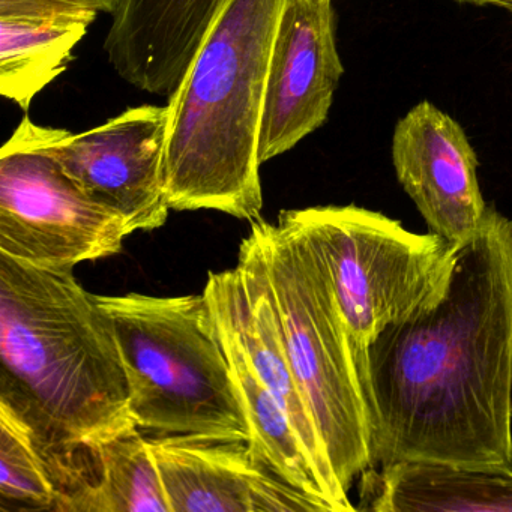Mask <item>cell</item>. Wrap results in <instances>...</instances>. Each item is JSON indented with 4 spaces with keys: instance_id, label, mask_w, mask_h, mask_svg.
Instances as JSON below:
<instances>
[{
    "instance_id": "cell-2",
    "label": "cell",
    "mask_w": 512,
    "mask_h": 512,
    "mask_svg": "<svg viewBox=\"0 0 512 512\" xmlns=\"http://www.w3.org/2000/svg\"><path fill=\"white\" fill-rule=\"evenodd\" d=\"M0 403L52 449L139 430L112 320L70 271L0 254Z\"/></svg>"
},
{
    "instance_id": "cell-18",
    "label": "cell",
    "mask_w": 512,
    "mask_h": 512,
    "mask_svg": "<svg viewBox=\"0 0 512 512\" xmlns=\"http://www.w3.org/2000/svg\"><path fill=\"white\" fill-rule=\"evenodd\" d=\"M56 2L88 8V10L97 11L98 14H109L112 17H115L125 4V0H56Z\"/></svg>"
},
{
    "instance_id": "cell-16",
    "label": "cell",
    "mask_w": 512,
    "mask_h": 512,
    "mask_svg": "<svg viewBox=\"0 0 512 512\" xmlns=\"http://www.w3.org/2000/svg\"><path fill=\"white\" fill-rule=\"evenodd\" d=\"M214 319L247 413L251 431L248 445L256 460L293 487L322 502L329 512H346L314 467L295 425L251 367L232 329L217 314Z\"/></svg>"
},
{
    "instance_id": "cell-19",
    "label": "cell",
    "mask_w": 512,
    "mask_h": 512,
    "mask_svg": "<svg viewBox=\"0 0 512 512\" xmlns=\"http://www.w3.org/2000/svg\"><path fill=\"white\" fill-rule=\"evenodd\" d=\"M475 5H491V7L502 8L512 14V0H461Z\"/></svg>"
},
{
    "instance_id": "cell-13",
    "label": "cell",
    "mask_w": 512,
    "mask_h": 512,
    "mask_svg": "<svg viewBox=\"0 0 512 512\" xmlns=\"http://www.w3.org/2000/svg\"><path fill=\"white\" fill-rule=\"evenodd\" d=\"M97 11L56 0H0V94L28 112L65 73Z\"/></svg>"
},
{
    "instance_id": "cell-9",
    "label": "cell",
    "mask_w": 512,
    "mask_h": 512,
    "mask_svg": "<svg viewBox=\"0 0 512 512\" xmlns=\"http://www.w3.org/2000/svg\"><path fill=\"white\" fill-rule=\"evenodd\" d=\"M343 73L332 0H286L269 64L260 164L292 151L325 124Z\"/></svg>"
},
{
    "instance_id": "cell-14",
    "label": "cell",
    "mask_w": 512,
    "mask_h": 512,
    "mask_svg": "<svg viewBox=\"0 0 512 512\" xmlns=\"http://www.w3.org/2000/svg\"><path fill=\"white\" fill-rule=\"evenodd\" d=\"M356 511L512 512V472L397 461L359 476Z\"/></svg>"
},
{
    "instance_id": "cell-3",
    "label": "cell",
    "mask_w": 512,
    "mask_h": 512,
    "mask_svg": "<svg viewBox=\"0 0 512 512\" xmlns=\"http://www.w3.org/2000/svg\"><path fill=\"white\" fill-rule=\"evenodd\" d=\"M284 4L224 0L170 95L166 193L175 211L259 218L260 125Z\"/></svg>"
},
{
    "instance_id": "cell-17",
    "label": "cell",
    "mask_w": 512,
    "mask_h": 512,
    "mask_svg": "<svg viewBox=\"0 0 512 512\" xmlns=\"http://www.w3.org/2000/svg\"><path fill=\"white\" fill-rule=\"evenodd\" d=\"M59 494L32 428L0 403V512H58Z\"/></svg>"
},
{
    "instance_id": "cell-4",
    "label": "cell",
    "mask_w": 512,
    "mask_h": 512,
    "mask_svg": "<svg viewBox=\"0 0 512 512\" xmlns=\"http://www.w3.org/2000/svg\"><path fill=\"white\" fill-rule=\"evenodd\" d=\"M97 299L115 328L139 430L250 443L247 413L203 293Z\"/></svg>"
},
{
    "instance_id": "cell-8",
    "label": "cell",
    "mask_w": 512,
    "mask_h": 512,
    "mask_svg": "<svg viewBox=\"0 0 512 512\" xmlns=\"http://www.w3.org/2000/svg\"><path fill=\"white\" fill-rule=\"evenodd\" d=\"M169 107H131L85 133L53 128L50 149L68 176L131 233L160 229L169 218L166 149Z\"/></svg>"
},
{
    "instance_id": "cell-10",
    "label": "cell",
    "mask_w": 512,
    "mask_h": 512,
    "mask_svg": "<svg viewBox=\"0 0 512 512\" xmlns=\"http://www.w3.org/2000/svg\"><path fill=\"white\" fill-rule=\"evenodd\" d=\"M392 164L434 235L460 245L475 235L490 206L478 181V157L455 119L421 101L395 125Z\"/></svg>"
},
{
    "instance_id": "cell-12",
    "label": "cell",
    "mask_w": 512,
    "mask_h": 512,
    "mask_svg": "<svg viewBox=\"0 0 512 512\" xmlns=\"http://www.w3.org/2000/svg\"><path fill=\"white\" fill-rule=\"evenodd\" d=\"M224 0H125L104 50L121 79L170 97L187 74Z\"/></svg>"
},
{
    "instance_id": "cell-1",
    "label": "cell",
    "mask_w": 512,
    "mask_h": 512,
    "mask_svg": "<svg viewBox=\"0 0 512 512\" xmlns=\"http://www.w3.org/2000/svg\"><path fill=\"white\" fill-rule=\"evenodd\" d=\"M365 394L374 467L512 472V221L493 206L445 296L368 347Z\"/></svg>"
},
{
    "instance_id": "cell-7",
    "label": "cell",
    "mask_w": 512,
    "mask_h": 512,
    "mask_svg": "<svg viewBox=\"0 0 512 512\" xmlns=\"http://www.w3.org/2000/svg\"><path fill=\"white\" fill-rule=\"evenodd\" d=\"M53 128L25 116L0 151V254L47 271L115 256L133 235L62 169Z\"/></svg>"
},
{
    "instance_id": "cell-15",
    "label": "cell",
    "mask_w": 512,
    "mask_h": 512,
    "mask_svg": "<svg viewBox=\"0 0 512 512\" xmlns=\"http://www.w3.org/2000/svg\"><path fill=\"white\" fill-rule=\"evenodd\" d=\"M62 512H172L146 436L80 448Z\"/></svg>"
},
{
    "instance_id": "cell-6",
    "label": "cell",
    "mask_w": 512,
    "mask_h": 512,
    "mask_svg": "<svg viewBox=\"0 0 512 512\" xmlns=\"http://www.w3.org/2000/svg\"><path fill=\"white\" fill-rule=\"evenodd\" d=\"M281 212L325 263L367 389L368 347L388 326L445 296L458 245L361 206Z\"/></svg>"
},
{
    "instance_id": "cell-5",
    "label": "cell",
    "mask_w": 512,
    "mask_h": 512,
    "mask_svg": "<svg viewBox=\"0 0 512 512\" xmlns=\"http://www.w3.org/2000/svg\"><path fill=\"white\" fill-rule=\"evenodd\" d=\"M251 229L265 254L290 368L332 470L349 493L355 479L374 467L370 413L328 271L283 212L277 224L257 218Z\"/></svg>"
},
{
    "instance_id": "cell-11",
    "label": "cell",
    "mask_w": 512,
    "mask_h": 512,
    "mask_svg": "<svg viewBox=\"0 0 512 512\" xmlns=\"http://www.w3.org/2000/svg\"><path fill=\"white\" fill-rule=\"evenodd\" d=\"M172 512H329L256 460L248 442L146 437Z\"/></svg>"
}]
</instances>
